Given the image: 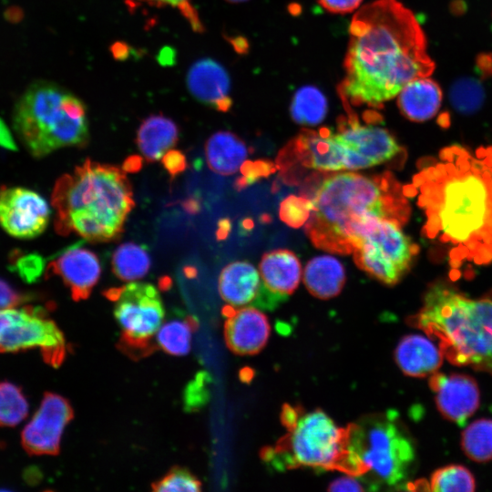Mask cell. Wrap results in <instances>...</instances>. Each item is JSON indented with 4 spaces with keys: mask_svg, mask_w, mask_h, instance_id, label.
Segmentation results:
<instances>
[{
    "mask_svg": "<svg viewBox=\"0 0 492 492\" xmlns=\"http://www.w3.org/2000/svg\"><path fill=\"white\" fill-rule=\"evenodd\" d=\"M405 190L417 195L423 233L446 248L455 271L492 262V147H446Z\"/></svg>",
    "mask_w": 492,
    "mask_h": 492,
    "instance_id": "6da1fadb",
    "label": "cell"
},
{
    "mask_svg": "<svg viewBox=\"0 0 492 492\" xmlns=\"http://www.w3.org/2000/svg\"><path fill=\"white\" fill-rule=\"evenodd\" d=\"M435 63L414 14L397 0H376L354 15L338 94L352 108H381L410 81L429 77Z\"/></svg>",
    "mask_w": 492,
    "mask_h": 492,
    "instance_id": "7a4b0ae2",
    "label": "cell"
},
{
    "mask_svg": "<svg viewBox=\"0 0 492 492\" xmlns=\"http://www.w3.org/2000/svg\"><path fill=\"white\" fill-rule=\"evenodd\" d=\"M312 198L305 232L326 251L352 253L367 230L380 219L403 225L410 215L405 189L389 172L366 176L352 171L327 172Z\"/></svg>",
    "mask_w": 492,
    "mask_h": 492,
    "instance_id": "3957f363",
    "label": "cell"
},
{
    "mask_svg": "<svg viewBox=\"0 0 492 492\" xmlns=\"http://www.w3.org/2000/svg\"><path fill=\"white\" fill-rule=\"evenodd\" d=\"M51 203L56 210L57 233L67 236L74 232L93 242L118 239L135 206L125 172L89 159L56 181Z\"/></svg>",
    "mask_w": 492,
    "mask_h": 492,
    "instance_id": "277c9868",
    "label": "cell"
},
{
    "mask_svg": "<svg viewBox=\"0 0 492 492\" xmlns=\"http://www.w3.org/2000/svg\"><path fill=\"white\" fill-rule=\"evenodd\" d=\"M407 323L435 340L451 364L492 375V291L473 299L446 282H436Z\"/></svg>",
    "mask_w": 492,
    "mask_h": 492,
    "instance_id": "5b68a950",
    "label": "cell"
},
{
    "mask_svg": "<svg viewBox=\"0 0 492 492\" xmlns=\"http://www.w3.org/2000/svg\"><path fill=\"white\" fill-rule=\"evenodd\" d=\"M13 127L26 149L37 158L65 147L83 148L89 140L83 101L48 81L27 87L14 108Z\"/></svg>",
    "mask_w": 492,
    "mask_h": 492,
    "instance_id": "8992f818",
    "label": "cell"
},
{
    "mask_svg": "<svg viewBox=\"0 0 492 492\" xmlns=\"http://www.w3.org/2000/svg\"><path fill=\"white\" fill-rule=\"evenodd\" d=\"M347 428V456L343 471L356 477L370 475L376 483L405 485L415 463L412 436L397 414H378Z\"/></svg>",
    "mask_w": 492,
    "mask_h": 492,
    "instance_id": "52a82bcc",
    "label": "cell"
},
{
    "mask_svg": "<svg viewBox=\"0 0 492 492\" xmlns=\"http://www.w3.org/2000/svg\"><path fill=\"white\" fill-rule=\"evenodd\" d=\"M287 433L261 457L278 469L300 466L343 471L347 456V428L339 427L322 410L306 412L284 405L281 415Z\"/></svg>",
    "mask_w": 492,
    "mask_h": 492,
    "instance_id": "ba28073f",
    "label": "cell"
},
{
    "mask_svg": "<svg viewBox=\"0 0 492 492\" xmlns=\"http://www.w3.org/2000/svg\"><path fill=\"white\" fill-rule=\"evenodd\" d=\"M394 219L376 220L353 250L356 265L377 281L395 285L408 272L418 247Z\"/></svg>",
    "mask_w": 492,
    "mask_h": 492,
    "instance_id": "9c48e42d",
    "label": "cell"
},
{
    "mask_svg": "<svg viewBox=\"0 0 492 492\" xmlns=\"http://www.w3.org/2000/svg\"><path fill=\"white\" fill-rule=\"evenodd\" d=\"M114 302L120 341L128 352L147 354L150 341L162 324L164 307L158 290L149 283L130 282L105 293Z\"/></svg>",
    "mask_w": 492,
    "mask_h": 492,
    "instance_id": "30bf717a",
    "label": "cell"
},
{
    "mask_svg": "<svg viewBox=\"0 0 492 492\" xmlns=\"http://www.w3.org/2000/svg\"><path fill=\"white\" fill-rule=\"evenodd\" d=\"M37 348L44 360L58 366L66 356V341L41 307L0 309V353Z\"/></svg>",
    "mask_w": 492,
    "mask_h": 492,
    "instance_id": "8fae6325",
    "label": "cell"
},
{
    "mask_svg": "<svg viewBox=\"0 0 492 492\" xmlns=\"http://www.w3.org/2000/svg\"><path fill=\"white\" fill-rule=\"evenodd\" d=\"M346 150L328 128L302 129L279 153L277 163L287 182L304 169L319 172L346 170Z\"/></svg>",
    "mask_w": 492,
    "mask_h": 492,
    "instance_id": "7c38bea8",
    "label": "cell"
},
{
    "mask_svg": "<svg viewBox=\"0 0 492 492\" xmlns=\"http://www.w3.org/2000/svg\"><path fill=\"white\" fill-rule=\"evenodd\" d=\"M336 138L346 149L347 170H357L390 162L402 151L385 128L361 124L354 112L340 120Z\"/></svg>",
    "mask_w": 492,
    "mask_h": 492,
    "instance_id": "4fadbf2b",
    "label": "cell"
},
{
    "mask_svg": "<svg viewBox=\"0 0 492 492\" xmlns=\"http://www.w3.org/2000/svg\"><path fill=\"white\" fill-rule=\"evenodd\" d=\"M73 415V409L66 398L46 393L39 408L21 433L24 449L29 455H56L64 429Z\"/></svg>",
    "mask_w": 492,
    "mask_h": 492,
    "instance_id": "5bb4252c",
    "label": "cell"
},
{
    "mask_svg": "<svg viewBox=\"0 0 492 492\" xmlns=\"http://www.w3.org/2000/svg\"><path fill=\"white\" fill-rule=\"evenodd\" d=\"M49 217V206L38 193L19 187L0 190V224L10 235L36 237L46 228Z\"/></svg>",
    "mask_w": 492,
    "mask_h": 492,
    "instance_id": "9a60e30c",
    "label": "cell"
},
{
    "mask_svg": "<svg viewBox=\"0 0 492 492\" xmlns=\"http://www.w3.org/2000/svg\"><path fill=\"white\" fill-rule=\"evenodd\" d=\"M436 394L439 412L446 419L462 426L479 405V390L474 378L466 374H446L436 372L429 378Z\"/></svg>",
    "mask_w": 492,
    "mask_h": 492,
    "instance_id": "2e32d148",
    "label": "cell"
},
{
    "mask_svg": "<svg viewBox=\"0 0 492 492\" xmlns=\"http://www.w3.org/2000/svg\"><path fill=\"white\" fill-rule=\"evenodd\" d=\"M223 313L224 338L231 351L241 355L259 353L266 344L271 332L266 315L260 310L244 306H227Z\"/></svg>",
    "mask_w": 492,
    "mask_h": 492,
    "instance_id": "e0dca14e",
    "label": "cell"
},
{
    "mask_svg": "<svg viewBox=\"0 0 492 492\" xmlns=\"http://www.w3.org/2000/svg\"><path fill=\"white\" fill-rule=\"evenodd\" d=\"M47 272L59 276L70 290L73 300L77 302L90 295L100 277L101 267L94 252L75 246L53 260Z\"/></svg>",
    "mask_w": 492,
    "mask_h": 492,
    "instance_id": "ac0fdd59",
    "label": "cell"
},
{
    "mask_svg": "<svg viewBox=\"0 0 492 492\" xmlns=\"http://www.w3.org/2000/svg\"><path fill=\"white\" fill-rule=\"evenodd\" d=\"M187 87L200 103L218 111L227 112L232 105L231 82L226 69L211 58H202L190 67Z\"/></svg>",
    "mask_w": 492,
    "mask_h": 492,
    "instance_id": "d6986e66",
    "label": "cell"
},
{
    "mask_svg": "<svg viewBox=\"0 0 492 492\" xmlns=\"http://www.w3.org/2000/svg\"><path fill=\"white\" fill-rule=\"evenodd\" d=\"M259 272L262 283L261 294L270 303L291 295L298 287L302 266L297 256L285 249L273 250L261 257Z\"/></svg>",
    "mask_w": 492,
    "mask_h": 492,
    "instance_id": "ffe728a7",
    "label": "cell"
},
{
    "mask_svg": "<svg viewBox=\"0 0 492 492\" xmlns=\"http://www.w3.org/2000/svg\"><path fill=\"white\" fill-rule=\"evenodd\" d=\"M218 288L224 302L233 308H241L259 302L262 283L260 272L251 263L235 261L220 272Z\"/></svg>",
    "mask_w": 492,
    "mask_h": 492,
    "instance_id": "44dd1931",
    "label": "cell"
},
{
    "mask_svg": "<svg viewBox=\"0 0 492 492\" xmlns=\"http://www.w3.org/2000/svg\"><path fill=\"white\" fill-rule=\"evenodd\" d=\"M397 365L404 374L413 377H425L438 371L444 355L429 337L408 334L403 337L395 349Z\"/></svg>",
    "mask_w": 492,
    "mask_h": 492,
    "instance_id": "7402d4cb",
    "label": "cell"
},
{
    "mask_svg": "<svg viewBox=\"0 0 492 492\" xmlns=\"http://www.w3.org/2000/svg\"><path fill=\"white\" fill-rule=\"evenodd\" d=\"M441 103L442 90L428 77L408 82L397 95L401 113L415 122L431 119L439 110Z\"/></svg>",
    "mask_w": 492,
    "mask_h": 492,
    "instance_id": "603a6c76",
    "label": "cell"
},
{
    "mask_svg": "<svg viewBox=\"0 0 492 492\" xmlns=\"http://www.w3.org/2000/svg\"><path fill=\"white\" fill-rule=\"evenodd\" d=\"M179 138L175 122L163 116L150 115L145 118L137 131L136 142L148 162L157 161L170 150Z\"/></svg>",
    "mask_w": 492,
    "mask_h": 492,
    "instance_id": "cb8c5ba5",
    "label": "cell"
},
{
    "mask_svg": "<svg viewBox=\"0 0 492 492\" xmlns=\"http://www.w3.org/2000/svg\"><path fill=\"white\" fill-rule=\"evenodd\" d=\"M205 156L209 168L220 175L236 173L248 157L244 141L231 131L212 134L205 144Z\"/></svg>",
    "mask_w": 492,
    "mask_h": 492,
    "instance_id": "d4e9b609",
    "label": "cell"
},
{
    "mask_svg": "<svg viewBox=\"0 0 492 492\" xmlns=\"http://www.w3.org/2000/svg\"><path fill=\"white\" fill-rule=\"evenodd\" d=\"M303 282L313 296L330 299L342 291L345 283V271L336 258L320 255L307 262L303 271Z\"/></svg>",
    "mask_w": 492,
    "mask_h": 492,
    "instance_id": "484cf974",
    "label": "cell"
},
{
    "mask_svg": "<svg viewBox=\"0 0 492 492\" xmlns=\"http://www.w3.org/2000/svg\"><path fill=\"white\" fill-rule=\"evenodd\" d=\"M198 326V320L191 315H178L170 318L158 330L157 345L169 354H187L190 349L192 333Z\"/></svg>",
    "mask_w": 492,
    "mask_h": 492,
    "instance_id": "4316f807",
    "label": "cell"
},
{
    "mask_svg": "<svg viewBox=\"0 0 492 492\" xmlns=\"http://www.w3.org/2000/svg\"><path fill=\"white\" fill-rule=\"evenodd\" d=\"M327 99L323 93L313 86L299 88L292 100L290 113L292 119L303 126H316L326 117Z\"/></svg>",
    "mask_w": 492,
    "mask_h": 492,
    "instance_id": "83f0119b",
    "label": "cell"
},
{
    "mask_svg": "<svg viewBox=\"0 0 492 492\" xmlns=\"http://www.w3.org/2000/svg\"><path fill=\"white\" fill-rule=\"evenodd\" d=\"M111 262L114 274L125 282L144 277L150 268V257L147 250L131 242L118 246L112 255Z\"/></svg>",
    "mask_w": 492,
    "mask_h": 492,
    "instance_id": "f1b7e54d",
    "label": "cell"
},
{
    "mask_svg": "<svg viewBox=\"0 0 492 492\" xmlns=\"http://www.w3.org/2000/svg\"><path fill=\"white\" fill-rule=\"evenodd\" d=\"M461 445L465 454L473 461L483 463L492 459V420L479 419L471 423L462 433Z\"/></svg>",
    "mask_w": 492,
    "mask_h": 492,
    "instance_id": "f546056e",
    "label": "cell"
},
{
    "mask_svg": "<svg viewBox=\"0 0 492 492\" xmlns=\"http://www.w3.org/2000/svg\"><path fill=\"white\" fill-rule=\"evenodd\" d=\"M426 489L431 491L472 492L476 483L471 472L460 465H449L432 473Z\"/></svg>",
    "mask_w": 492,
    "mask_h": 492,
    "instance_id": "4dcf8cb0",
    "label": "cell"
},
{
    "mask_svg": "<svg viewBox=\"0 0 492 492\" xmlns=\"http://www.w3.org/2000/svg\"><path fill=\"white\" fill-rule=\"evenodd\" d=\"M28 411V402L22 390L10 382H0V426L17 425Z\"/></svg>",
    "mask_w": 492,
    "mask_h": 492,
    "instance_id": "1f68e13d",
    "label": "cell"
},
{
    "mask_svg": "<svg viewBox=\"0 0 492 492\" xmlns=\"http://www.w3.org/2000/svg\"><path fill=\"white\" fill-rule=\"evenodd\" d=\"M450 98L456 110L461 113H472L481 106L484 92L476 80L463 78L452 87Z\"/></svg>",
    "mask_w": 492,
    "mask_h": 492,
    "instance_id": "d6a6232c",
    "label": "cell"
},
{
    "mask_svg": "<svg viewBox=\"0 0 492 492\" xmlns=\"http://www.w3.org/2000/svg\"><path fill=\"white\" fill-rule=\"evenodd\" d=\"M313 210V202L304 196L290 195L280 204V219L292 228H300L307 222Z\"/></svg>",
    "mask_w": 492,
    "mask_h": 492,
    "instance_id": "836d02e7",
    "label": "cell"
},
{
    "mask_svg": "<svg viewBox=\"0 0 492 492\" xmlns=\"http://www.w3.org/2000/svg\"><path fill=\"white\" fill-rule=\"evenodd\" d=\"M201 483L189 470L182 467H174L161 479L152 484L154 491H200Z\"/></svg>",
    "mask_w": 492,
    "mask_h": 492,
    "instance_id": "e575fe53",
    "label": "cell"
},
{
    "mask_svg": "<svg viewBox=\"0 0 492 492\" xmlns=\"http://www.w3.org/2000/svg\"><path fill=\"white\" fill-rule=\"evenodd\" d=\"M149 5L158 7L170 6L178 9L181 15L187 20L192 30L197 33L204 31V26L201 23L199 14L192 5L190 0H142Z\"/></svg>",
    "mask_w": 492,
    "mask_h": 492,
    "instance_id": "d590c367",
    "label": "cell"
},
{
    "mask_svg": "<svg viewBox=\"0 0 492 492\" xmlns=\"http://www.w3.org/2000/svg\"><path fill=\"white\" fill-rule=\"evenodd\" d=\"M28 296L15 290L0 279V309L15 308L27 301Z\"/></svg>",
    "mask_w": 492,
    "mask_h": 492,
    "instance_id": "8d00e7d4",
    "label": "cell"
},
{
    "mask_svg": "<svg viewBox=\"0 0 492 492\" xmlns=\"http://www.w3.org/2000/svg\"><path fill=\"white\" fill-rule=\"evenodd\" d=\"M162 164L171 179H174L179 173L186 169V157L179 150L170 149L162 157Z\"/></svg>",
    "mask_w": 492,
    "mask_h": 492,
    "instance_id": "74e56055",
    "label": "cell"
},
{
    "mask_svg": "<svg viewBox=\"0 0 492 492\" xmlns=\"http://www.w3.org/2000/svg\"><path fill=\"white\" fill-rule=\"evenodd\" d=\"M364 483L361 481V477L346 474L332 481L329 486L330 491H364Z\"/></svg>",
    "mask_w": 492,
    "mask_h": 492,
    "instance_id": "f35d334b",
    "label": "cell"
},
{
    "mask_svg": "<svg viewBox=\"0 0 492 492\" xmlns=\"http://www.w3.org/2000/svg\"><path fill=\"white\" fill-rule=\"evenodd\" d=\"M363 0H318L319 4L333 14H346L354 11Z\"/></svg>",
    "mask_w": 492,
    "mask_h": 492,
    "instance_id": "ab89813d",
    "label": "cell"
},
{
    "mask_svg": "<svg viewBox=\"0 0 492 492\" xmlns=\"http://www.w3.org/2000/svg\"><path fill=\"white\" fill-rule=\"evenodd\" d=\"M142 159L138 156H132L126 159L123 164V169L126 171L133 172L141 168Z\"/></svg>",
    "mask_w": 492,
    "mask_h": 492,
    "instance_id": "60d3db41",
    "label": "cell"
},
{
    "mask_svg": "<svg viewBox=\"0 0 492 492\" xmlns=\"http://www.w3.org/2000/svg\"><path fill=\"white\" fill-rule=\"evenodd\" d=\"M0 144L12 148L14 143L12 141L11 134L4 122L0 119Z\"/></svg>",
    "mask_w": 492,
    "mask_h": 492,
    "instance_id": "b9f144b4",
    "label": "cell"
},
{
    "mask_svg": "<svg viewBox=\"0 0 492 492\" xmlns=\"http://www.w3.org/2000/svg\"><path fill=\"white\" fill-rule=\"evenodd\" d=\"M229 3H231V4H238V3H242V2H245L247 0H225Z\"/></svg>",
    "mask_w": 492,
    "mask_h": 492,
    "instance_id": "7bdbcfd3",
    "label": "cell"
}]
</instances>
